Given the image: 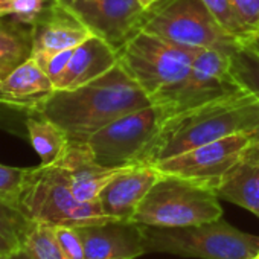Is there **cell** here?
Listing matches in <instances>:
<instances>
[{
	"instance_id": "obj_1",
	"label": "cell",
	"mask_w": 259,
	"mask_h": 259,
	"mask_svg": "<svg viewBox=\"0 0 259 259\" xmlns=\"http://www.w3.org/2000/svg\"><path fill=\"white\" fill-rule=\"evenodd\" d=\"M151 104L147 93L117 63L82 87L54 90L35 108L61 126L69 139L87 141L117 117Z\"/></svg>"
},
{
	"instance_id": "obj_2",
	"label": "cell",
	"mask_w": 259,
	"mask_h": 259,
	"mask_svg": "<svg viewBox=\"0 0 259 259\" xmlns=\"http://www.w3.org/2000/svg\"><path fill=\"white\" fill-rule=\"evenodd\" d=\"M259 132V99L248 90L168 117L150 154V165L241 133Z\"/></svg>"
},
{
	"instance_id": "obj_3",
	"label": "cell",
	"mask_w": 259,
	"mask_h": 259,
	"mask_svg": "<svg viewBox=\"0 0 259 259\" xmlns=\"http://www.w3.org/2000/svg\"><path fill=\"white\" fill-rule=\"evenodd\" d=\"M147 253L198 259H248L259 253V236L230 226L223 218L188 227L145 226Z\"/></svg>"
},
{
	"instance_id": "obj_4",
	"label": "cell",
	"mask_w": 259,
	"mask_h": 259,
	"mask_svg": "<svg viewBox=\"0 0 259 259\" xmlns=\"http://www.w3.org/2000/svg\"><path fill=\"white\" fill-rule=\"evenodd\" d=\"M200 52L139 29L117 51V58L153 102L186 78Z\"/></svg>"
},
{
	"instance_id": "obj_5",
	"label": "cell",
	"mask_w": 259,
	"mask_h": 259,
	"mask_svg": "<svg viewBox=\"0 0 259 259\" xmlns=\"http://www.w3.org/2000/svg\"><path fill=\"white\" fill-rule=\"evenodd\" d=\"M223 218L217 192L195 182L162 174L133 221L153 227H188Z\"/></svg>"
},
{
	"instance_id": "obj_6",
	"label": "cell",
	"mask_w": 259,
	"mask_h": 259,
	"mask_svg": "<svg viewBox=\"0 0 259 259\" xmlns=\"http://www.w3.org/2000/svg\"><path fill=\"white\" fill-rule=\"evenodd\" d=\"M19 206L29 220L52 226L79 227L111 220L102 212L99 201H79L66 174L57 165L29 168Z\"/></svg>"
},
{
	"instance_id": "obj_7",
	"label": "cell",
	"mask_w": 259,
	"mask_h": 259,
	"mask_svg": "<svg viewBox=\"0 0 259 259\" xmlns=\"http://www.w3.org/2000/svg\"><path fill=\"white\" fill-rule=\"evenodd\" d=\"M141 31L194 49H218L229 55L242 48L212 17L203 0H159L147 10Z\"/></svg>"
},
{
	"instance_id": "obj_8",
	"label": "cell",
	"mask_w": 259,
	"mask_h": 259,
	"mask_svg": "<svg viewBox=\"0 0 259 259\" xmlns=\"http://www.w3.org/2000/svg\"><path fill=\"white\" fill-rule=\"evenodd\" d=\"M165 122L154 104L126 113L102 126L85 142L98 163L107 168H126L150 163V154Z\"/></svg>"
},
{
	"instance_id": "obj_9",
	"label": "cell",
	"mask_w": 259,
	"mask_h": 259,
	"mask_svg": "<svg viewBox=\"0 0 259 259\" xmlns=\"http://www.w3.org/2000/svg\"><path fill=\"white\" fill-rule=\"evenodd\" d=\"M244 89L230 69V55L218 49H203L192 63L186 78L172 90L154 99L165 120L191 108L235 95Z\"/></svg>"
},
{
	"instance_id": "obj_10",
	"label": "cell",
	"mask_w": 259,
	"mask_h": 259,
	"mask_svg": "<svg viewBox=\"0 0 259 259\" xmlns=\"http://www.w3.org/2000/svg\"><path fill=\"white\" fill-rule=\"evenodd\" d=\"M257 136L259 132L233 135L153 165L160 174L186 179L215 191Z\"/></svg>"
},
{
	"instance_id": "obj_11",
	"label": "cell",
	"mask_w": 259,
	"mask_h": 259,
	"mask_svg": "<svg viewBox=\"0 0 259 259\" xmlns=\"http://www.w3.org/2000/svg\"><path fill=\"white\" fill-rule=\"evenodd\" d=\"M76 17L93 35L116 51L133 37L144 22L147 10L139 0H55Z\"/></svg>"
},
{
	"instance_id": "obj_12",
	"label": "cell",
	"mask_w": 259,
	"mask_h": 259,
	"mask_svg": "<svg viewBox=\"0 0 259 259\" xmlns=\"http://www.w3.org/2000/svg\"><path fill=\"white\" fill-rule=\"evenodd\" d=\"M76 229L85 259H136L147 253L145 226L133 220H107Z\"/></svg>"
},
{
	"instance_id": "obj_13",
	"label": "cell",
	"mask_w": 259,
	"mask_h": 259,
	"mask_svg": "<svg viewBox=\"0 0 259 259\" xmlns=\"http://www.w3.org/2000/svg\"><path fill=\"white\" fill-rule=\"evenodd\" d=\"M160 176V171L150 163L125 168L99 194L102 212L111 220L132 221Z\"/></svg>"
},
{
	"instance_id": "obj_14",
	"label": "cell",
	"mask_w": 259,
	"mask_h": 259,
	"mask_svg": "<svg viewBox=\"0 0 259 259\" xmlns=\"http://www.w3.org/2000/svg\"><path fill=\"white\" fill-rule=\"evenodd\" d=\"M63 169L73 195L82 203H95L102 189L125 168H107L96 162L85 141H72L54 163ZM128 168V166H126Z\"/></svg>"
},
{
	"instance_id": "obj_15",
	"label": "cell",
	"mask_w": 259,
	"mask_h": 259,
	"mask_svg": "<svg viewBox=\"0 0 259 259\" xmlns=\"http://www.w3.org/2000/svg\"><path fill=\"white\" fill-rule=\"evenodd\" d=\"M93 34L55 0L31 26L32 55H49L75 49Z\"/></svg>"
},
{
	"instance_id": "obj_16",
	"label": "cell",
	"mask_w": 259,
	"mask_h": 259,
	"mask_svg": "<svg viewBox=\"0 0 259 259\" xmlns=\"http://www.w3.org/2000/svg\"><path fill=\"white\" fill-rule=\"evenodd\" d=\"M117 63V51L105 40L92 35L73 49L64 73L55 84V90L82 87L105 75Z\"/></svg>"
},
{
	"instance_id": "obj_17",
	"label": "cell",
	"mask_w": 259,
	"mask_h": 259,
	"mask_svg": "<svg viewBox=\"0 0 259 259\" xmlns=\"http://www.w3.org/2000/svg\"><path fill=\"white\" fill-rule=\"evenodd\" d=\"M220 200L241 206L259 218V136L215 189Z\"/></svg>"
},
{
	"instance_id": "obj_18",
	"label": "cell",
	"mask_w": 259,
	"mask_h": 259,
	"mask_svg": "<svg viewBox=\"0 0 259 259\" xmlns=\"http://www.w3.org/2000/svg\"><path fill=\"white\" fill-rule=\"evenodd\" d=\"M2 79L8 104L23 107L26 110L35 108L49 93L55 90L52 79L32 57Z\"/></svg>"
},
{
	"instance_id": "obj_19",
	"label": "cell",
	"mask_w": 259,
	"mask_h": 259,
	"mask_svg": "<svg viewBox=\"0 0 259 259\" xmlns=\"http://www.w3.org/2000/svg\"><path fill=\"white\" fill-rule=\"evenodd\" d=\"M25 125L29 142L41 160L40 165H54L63 156L69 144L66 132L38 108L28 110Z\"/></svg>"
},
{
	"instance_id": "obj_20",
	"label": "cell",
	"mask_w": 259,
	"mask_h": 259,
	"mask_svg": "<svg viewBox=\"0 0 259 259\" xmlns=\"http://www.w3.org/2000/svg\"><path fill=\"white\" fill-rule=\"evenodd\" d=\"M20 248L26 259H69L57 241L54 226L41 221L31 223Z\"/></svg>"
},
{
	"instance_id": "obj_21",
	"label": "cell",
	"mask_w": 259,
	"mask_h": 259,
	"mask_svg": "<svg viewBox=\"0 0 259 259\" xmlns=\"http://www.w3.org/2000/svg\"><path fill=\"white\" fill-rule=\"evenodd\" d=\"M32 55L31 35L25 37L14 28L0 25V78L10 75Z\"/></svg>"
},
{
	"instance_id": "obj_22",
	"label": "cell",
	"mask_w": 259,
	"mask_h": 259,
	"mask_svg": "<svg viewBox=\"0 0 259 259\" xmlns=\"http://www.w3.org/2000/svg\"><path fill=\"white\" fill-rule=\"evenodd\" d=\"M203 4L206 5L215 22L241 45L245 46L248 40L256 34L244 25L232 0H203Z\"/></svg>"
},
{
	"instance_id": "obj_23",
	"label": "cell",
	"mask_w": 259,
	"mask_h": 259,
	"mask_svg": "<svg viewBox=\"0 0 259 259\" xmlns=\"http://www.w3.org/2000/svg\"><path fill=\"white\" fill-rule=\"evenodd\" d=\"M230 69L238 84L259 99V54L247 46L230 55Z\"/></svg>"
},
{
	"instance_id": "obj_24",
	"label": "cell",
	"mask_w": 259,
	"mask_h": 259,
	"mask_svg": "<svg viewBox=\"0 0 259 259\" xmlns=\"http://www.w3.org/2000/svg\"><path fill=\"white\" fill-rule=\"evenodd\" d=\"M32 220L10 200L0 197V235L20 248Z\"/></svg>"
},
{
	"instance_id": "obj_25",
	"label": "cell",
	"mask_w": 259,
	"mask_h": 259,
	"mask_svg": "<svg viewBox=\"0 0 259 259\" xmlns=\"http://www.w3.org/2000/svg\"><path fill=\"white\" fill-rule=\"evenodd\" d=\"M28 174L29 168L0 165V197H4L19 206V198L26 183Z\"/></svg>"
},
{
	"instance_id": "obj_26",
	"label": "cell",
	"mask_w": 259,
	"mask_h": 259,
	"mask_svg": "<svg viewBox=\"0 0 259 259\" xmlns=\"http://www.w3.org/2000/svg\"><path fill=\"white\" fill-rule=\"evenodd\" d=\"M57 241L69 259H85L81 235L73 226H54Z\"/></svg>"
},
{
	"instance_id": "obj_27",
	"label": "cell",
	"mask_w": 259,
	"mask_h": 259,
	"mask_svg": "<svg viewBox=\"0 0 259 259\" xmlns=\"http://www.w3.org/2000/svg\"><path fill=\"white\" fill-rule=\"evenodd\" d=\"M72 52H73V49H67V51L49 54V55H31V57L40 64V67L52 79L54 87H55V84L58 82V79L61 78V75L64 73V70L69 64Z\"/></svg>"
},
{
	"instance_id": "obj_28",
	"label": "cell",
	"mask_w": 259,
	"mask_h": 259,
	"mask_svg": "<svg viewBox=\"0 0 259 259\" xmlns=\"http://www.w3.org/2000/svg\"><path fill=\"white\" fill-rule=\"evenodd\" d=\"M8 2L13 8V16L20 23H26L31 26L46 10V0H8Z\"/></svg>"
},
{
	"instance_id": "obj_29",
	"label": "cell",
	"mask_w": 259,
	"mask_h": 259,
	"mask_svg": "<svg viewBox=\"0 0 259 259\" xmlns=\"http://www.w3.org/2000/svg\"><path fill=\"white\" fill-rule=\"evenodd\" d=\"M244 25L253 31H259V0H232Z\"/></svg>"
},
{
	"instance_id": "obj_30",
	"label": "cell",
	"mask_w": 259,
	"mask_h": 259,
	"mask_svg": "<svg viewBox=\"0 0 259 259\" xmlns=\"http://www.w3.org/2000/svg\"><path fill=\"white\" fill-rule=\"evenodd\" d=\"M16 250H19V247H16L13 242H10L8 239H5L0 235V254H10V253H14Z\"/></svg>"
},
{
	"instance_id": "obj_31",
	"label": "cell",
	"mask_w": 259,
	"mask_h": 259,
	"mask_svg": "<svg viewBox=\"0 0 259 259\" xmlns=\"http://www.w3.org/2000/svg\"><path fill=\"white\" fill-rule=\"evenodd\" d=\"M7 16H13V8L7 0H0V19H4Z\"/></svg>"
},
{
	"instance_id": "obj_32",
	"label": "cell",
	"mask_w": 259,
	"mask_h": 259,
	"mask_svg": "<svg viewBox=\"0 0 259 259\" xmlns=\"http://www.w3.org/2000/svg\"><path fill=\"white\" fill-rule=\"evenodd\" d=\"M245 46L250 48L251 51H254L256 54H259V31L248 40V43H247Z\"/></svg>"
},
{
	"instance_id": "obj_33",
	"label": "cell",
	"mask_w": 259,
	"mask_h": 259,
	"mask_svg": "<svg viewBox=\"0 0 259 259\" xmlns=\"http://www.w3.org/2000/svg\"><path fill=\"white\" fill-rule=\"evenodd\" d=\"M0 259H26V254L22 248L16 250L14 253L10 254H0Z\"/></svg>"
},
{
	"instance_id": "obj_34",
	"label": "cell",
	"mask_w": 259,
	"mask_h": 259,
	"mask_svg": "<svg viewBox=\"0 0 259 259\" xmlns=\"http://www.w3.org/2000/svg\"><path fill=\"white\" fill-rule=\"evenodd\" d=\"M0 104H8V98L4 90V79L0 78Z\"/></svg>"
},
{
	"instance_id": "obj_35",
	"label": "cell",
	"mask_w": 259,
	"mask_h": 259,
	"mask_svg": "<svg viewBox=\"0 0 259 259\" xmlns=\"http://www.w3.org/2000/svg\"><path fill=\"white\" fill-rule=\"evenodd\" d=\"M159 2V0H139V4L145 8V10H148V8H151L153 5H156Z\"/></svg>"
},
{
	"instance_id": "obj_36",
	"label": "cell",
	"mask_w": 259,
	"mask_h": 259,
	"mask_svg": "<svg viewBox=\"0 0 259 259\" xmlns=\"http://www.w3.org/2000/svg\"><path fill=\"white\" fill-rule=\"evenodd\" d=\"M248 259H259V253H256L254 256H251V257H248Z\"/></svg>"
},
{
	"instance_id": "obj_37",
	"label": "cell",
	"mask_w": 259,
	"mask_h": 259,
	"mask_svg": "<svg viewBox=\"0 0 259 259\" xmlns=\"http://www.w3.org/2000/svg\"><path fill=\"white\" fill-rule=\"evenodd\" d=\"M7 2H8V0H7Z\"/></svg>"
}]
</instances>
